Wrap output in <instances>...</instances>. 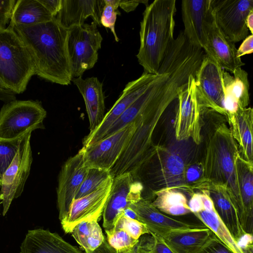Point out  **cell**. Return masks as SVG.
I'll use <instances>...</instances> for the list:
<instances>
[{
	"label": "cell",
	"instance_id": "6da1fadb",
	"mask_svg": "<svg viewBox=\"0 0 253 253\" xmlns=\"http://www.w3.org/2000/svg\"><path fill=\"white\" fill-rule=\"evenodd\" d=\"M201 110L205 133L201 161L204 178L226 187L241 224L243 210L235 163L239 153L237 142L226 124L225 116L208 108L201 107Z\"/></svg>",
	"mask_w": 253,
	"mask_h": 253
},
{
	"label": "cell",
	"instance_id": "7a4b0ae2",
	"mask_svg": "<svg viewBox=\"0 0 253 253\" xmlns=\"http://www.w3.org/2000/svg\"><path fill=\"white\" fill-rule=\"evenodd\" d=\"M10 27L29 50L35 66V75L60 85L71 84L72 76L67 48V29L54 17L39 24Z\"/></svg>",
	"mask_w": 253,
	"mask_h": 253
},
{
	"label": "cell",
	"instance_id": "3957f363",
	"mask_svg": "<svg viewBox=\"0 0 253 253\" xmlns=\"http://www.w3.org/2000/svg\"><path fill=\"white\" fill-rule=\"evenodd\" d=\"M175 0H155L148 4L140 22V47L136 55L144 73L158 74L174 40Z\"/></svg>",
	"mask_w": 253,
	"mask_h": 253
},
{
	"label": "cell",
	"instance_id": "277c9868",
	"mask_svg": "<svg viewBox=\"0 0 253 253\" xmlns=\"http://www.w3.org/2000/svg\"><path fill=\"white\" fill-rule=\"evenodd\" d=\"M35 75V66L27 47L14 30L0 31V79L15 94L26 90Z\"/></svg>",
	"mask_w": 253,
	"mask_h": 253
},
{
	"label": "cell",
	"instance_id": "5b68a950",
	"mask_svg": "<svg viewBox=\"0 0 253 253\" xmlns=\"http://www.w3.org/2000/svg\"><path fill=\"white\" fill-rule=\"evenodd\" d=\"M46 111L37 100H13L0 110V138L14 139L29 131L44 128Z\"/></svg>",
	"mask_w": 253,
	"mask_h": 253
},
{
	"label": "cell",
	"instance_id": "8992f818",
	"mask_svg": "<svg viewBox=\"0 0 253 253\" xmlns=\"http://www.w3.org/2000/svg\"><path fill=\"white\" fill-rule=\"evenodd\" d=\"M102 37L93 21L68 30L67 48L72 78L82 77L98 60Z\"/></svg>",
	"mask_w": 253,
	"mask_h": 253
},
{
	"label": "cell",
	"instance_id": "52a82bcc",
	"mask_svg": "<svg viewBox=\"0 0 253 253\" xmlns=\"http://www.w3.org/2000/svg\"><path fill=\"white\" fill-rule=\"evenodd\" d=\"M195 75L189 77L187 85L178 93L173 128L177 140L191 139L199 145L202 140L203 122Z\"/></svg>",
	"mask_w": 253,
	"mask_h": 253
},
{
	"label": "cell",
	"instance_id": "ba28073f",
	"mask_svg": "<svg viewBox=\"0 0 253 253\" xmlns=\"http://www.w3.org/2000/svg\"><path fill=\"white\" fill-rule=\"evenodd\" d=\"M223 72L214 58L205 54L195 73V80L199 106L226 117Z\"/></svg>",
	"mask_w": 253,
	"mask_h": 253
},
{
	"label": "cell",
	"instance_id": "9c48e42d",
	"mask_svg": "<svg viewBox=\"0 0 253 253\" xmlns=\"http://www.w3.org/2000/svg\"><path fill=\"white\" fill-rule=\"evenodd\" d=\"M32 131L27 132L24 136L14 158L2 176L0 199L3 205V216L8 211L13 200L21 195L30 174L33 162L30 144Z\"/></svg>",
	"mask_w": 253,
	"mask_h": 253
},
{
	"label": "cell",
	"instance_id": "30bf717a",
	"mask_svg": "<svg viewBox=\"0 0 253 253\" xmlns=\"http://www.w3.org/2000/svg\"><path fill=\"white\" fill-rule=\"evenodd\" d=\"M215 22L234 43L249 35L246 18L253 11V0H211Z\"/></svg>",
	"mask_w": 253,
	"mask_h": 253
},
{
	"label": "cell",
	"instance_id": "8fae6325",
	"mask_svg": "<svg viewBox=\"0 0 253 253\" xmlns=\"http://www.w3.org/2000/svg\"><path fill=\"white\" fill-rule=\"evenodd\" d=\"M142 188L139 182L133 180L131 173L125 172L113 177L102 213L105 230L113 229L124 210L142 198Z\"/></svg>",
	"mask_w": 253,
	"mask_h": 253
},
{
	"label": "cell",
	"instance_id": "7c38bea8",
	"mask_svg": "<svg viewBox=\"0 0 253 253\" xmlns=\"http://www.w3.org/2000/svg\"><path fill=\"white\" fill-rule=\"evenodd\" d=\"M135 128L133 122L92 145L83 147L86 166L110 170L126 148Z\"/></svg>",
	"mask_w": 253,
	"mask_h": 253
},
{
	"label": "cell",
	"instance_id": "4fadbf2b",
	"mask_svg": "<svg viewBox=\"0 0 253 253\" xmlns=\"http://www.w3.org/2000/svg\"><path fill=\"white\" fill-rule=\"evenodd\" d=\"M157 76L158 74L143 73L138 79L128 82L119 98L104 115L100 124L84 137L83 141V147H88L102 139L113 124L146 90L156 80Z\"/></svg>",
	"mask_w": 253,
	"mask_h": 253
},
{
	"label": "cell",
	"instance_id": "5bb4252c",
	"mask_svg": "<svg viewBox=\"0 0 253 253\" xmlns=\"http://www.w3.org/2000/svg\"><path fill=\"white\" fill-rule=\"evenodd\" d=\"M88 169L84 162L83 148L77 154L69 158L63 166L59 175L57 189V207L60 221L66 216Z\"/></svg>",
	"mask_w": 253,
	"mask_h": 253
},
{
	"label": "cell",
	"instance_id": "9a60e30c",
	"mask_svg": "<svg viewBox=\"0 0 253 253\" xmlns=\"http://www.w3.org/2000/svg\"><path fill=\"white\" fill-rule=\"evenodd\" d=\"M113 177L93 192L72 202L66 216L60 221L66 233L84 221L98 222L101 218L111 190Z\"/></svg>",
	"mask_w": 253,
	"mask_h": 253
},
{
	"label": "cell",
	"instance_id": "2e32d148",
	"mask_svg": "<svg viewBox=\"0 0 253 253\" xmlns=\"http://www.w3.org/2000/svg\"><path fill=\"white\" fill-rule=\"evenodd\" d=\"M144 223L150 235L160 237L175 230L208 228L203 223H196L174 218L155 208L151 202L142 197L130 206Z\"/></svg>",
	"mask_w": 253,
	"mask_h": 253
},
{
	"label": "cell",
	"instance_id": "e0dca14e",
	"mask_svg": "<svg viewBox=\"0 0 253 253\" xmlns=\"http://www.w3.org/2000/svg\"><path fill=\"white\" fill-rule=\"evenodd\" d=\"M211 9V0H183L181 2L183 33L192 45L204 51L208 44L207 21Z\"/></svg>",
	"mask_w": 253,
	"mask_h": 253
},
{
	"label": "cell",
	"instance_id": "ac0fdd59",
	"mask_svg": "<svg viewBox=\"0 0 253 253\" xmlns=\"http://www.w3.org/2000/svg\"><path fill=\"white\" fill-rule=\"evenodd\" d=\"M199 189H205L208 191L217 214L237 243L246 233L241 228L237 212L231 202L226 187L203 178L187 188L186 192L190 195Z\"/></svg>",
	"mask_w": 253,
	"mask_h": 253
},
{
	"label": "cell",
	"instance_id": "d6986e66",
	"mask_svg": "<svg viewBox=\"0 0 253 253\" xmlns=\"http://www.w3.org/2000/svg\"><path fill=\"white\" fill-rule=\"evenodd\" d=\"M207 35L208 44L205 54L214 58L222 69L233 74L236 69L245 65L237 56L235 43L216 24L212 9L207 21Z\"/></svg>",
	"mask_w": 253,
	"mask_h": 253
},
{
	"label": "cell",
	"instance_id": "ffe728a7",
	"mask_svg": "<svg viewBox=\"0 0 253 253\" xmlns=\"http://www.w3.org/2000/svg\"><path fill=\"white\" fill-rule=\"evenodd\" d=\"M154 156L157 164L155 180L160 189L171 187L182 191L187 164L182 156L178 152L159 146L156 147Z\"/></svg>",
	"mask_w": 253,
	"mask_h": 253
},
{
	"label": "cell",
	"instance_id": "44dd1931",
	"mask_svg": "<svg viewBox=\"0 0 253 253\" xmlns=\"http://www.w3.org/2000/svg\"><path fill=\"white\" fill-rule=\"evenodd\" d=\"M104 5V0H62L61 8L54 18L67 30L83 25L88 17H91L97 25L100 26V17Z\"/></svg>",
	"mask_w": 253,
	"mask_h": 253
},
{
	"label": "cell",
	"instance_id": "7402d4cb",
	"mask_svg": "<svg viewBox=\"0 0 253 253\" xmlns=\"http://www.w3.org/2000/svg\"><path fill=\"white\" fill-rule=\"evenodd\" d=\"M20 253H83L59 234L42 228L29 230L20 246Z\"/></svg>",
	"mask_w": 253,
	"mask_h": 253
},
{
	"label": "cell",
	"instance_id": "603a6c76",
	"mask_svg": "<svg viewBox=\"0 0 253 253\" xmlns=\"http://www.w3.org/2000/svg\"><path fill=\"white\" fill-rule=\"evenodd\" d=\"M72 81L82 94L85 105L90 132L95 129L104 117L105 98L103 84L97 78H73Z\"/></svg>",
	"mask_w": 253,
	"mask_h": 253
},
{
	"label": "cell",
	"instance_id": "cb8c5ba5",
	"mask_svg": "<svg viewBox=\"0 0 253 253\" xmlns=\"http://www.w3.org/2000/svg\"><path fill=\"white\" fill-rule=\"evenodd\" d=\"M236 175L243 210L240 224L245 233L253 232V163L243 159L239 153L235 160Z\"/></svg>",
	"mask_w": 253,
	"mask_h": 253
},
{
	"label": "cell",
	"instance_id": "d4e9b609",
	"mask_svg": "<svg viewBox=\"0 0 253 253\" xmlns=\"http://www.w3.org/2000/svg\"><path fill=\"white\" fill-rule=\"evenodd\" d=\"M230 75L223 72L225 88L224 108L226 117L234 114L239 109L247 108L250 103V84L247 72L241 67Z\"/></svg>",
	"mask_w": 253,
	"mask_h": 253
},
{
	"label": "cell",
	"instance_id": "484cf974",
	"mask_svg": "<svg viewBox=\"0 0 253 253\" xmlns=\"http://www.w3.org/2000/svg\"><path fill=\"white\" fill-rule=\"evenodd\" d=\"M232 135L237 142L240 156L253 163V110L251 107L239 109L226 117Z\"/></svg>",
	"mask_w": 253,
	"mask_h": 253
},
{
	"label": "cell",
	"instance_id": "4316f807",
	"mask_svg": "<svg viewBox=\"0 0 253 253\" xmlns=\"http://www.w3.org/2000/svg\"><path fill=\"white\" fill-rule=\"evenodd\" d=\"M212 233L209 228L178 230L158 237L176 253H195Z\"/></svg>",
	"mask_w": 253,
	"mask_h": 253
},
{
	"label": "cell",
	"instance_id": "83f0119b",
	"mask_svg": "<svg viewBox=\"0 0 253 253\" xmlns=\"http://www.w3.org/2000/svg\"><path fill=\"white\" fill-rule=\"evenodd\" d=\"M53 18L52 15L39 0H17L8 26L36 25L49 21Z\"/></svg>",
	"mask_w": 253,
	"mask_h": 253
},
{
	"label": "cell",
	"instance_id": "f1b7e54d",
	"mask_svg": "<svg viewBox=\"0 0 253 253\" xmlns=\"http://www.w3.org/2000/svg\"><path fill=\"white\" fill-rule=\"evenodd\" d=\"M155 198L152 205L161 212L170 216L185 215L191 211L185 195L174 188H164L154 192Z\"/></svg>",
	"mask_w": 253,
	"mask_h": 253
},
{
	"label": "cell",
	"instance_id": "f546056e",
	"mask_svg": "<svg viewBox=\"0 0 253 253\" xmlns=\"http://www.w3.org/2000/svg\"><path fill=\"white\" fill-rule=\"evenodd\" d=\"M193 214L233 253H245L218 216L214 207L211 209H203Z\"/></svg>",
	"mask_w": 253,
	"mask_h": 253
},
{
	"label": "cell",
	"instance_id": "4dcf8cb0",
	"mask_svg": "<svg viewBox=\"0 0 253 253\" xmlns=\"http://www.w3.org/2000/svg\"><path fill=\"white\" fill-rule=\"evenodd\" d=\"M71 234L85 252L90 253L98 248L105 240L98 222L84 221L77 224Z\"/></svg>",
	"mask_w": 253,
	"mask_h": 253
},
{
	"label": "cell",
	"instance_id": "1f68e13d",
	"mask_svg": "<svg viewBox=\"0 0 253 253\" xmlns=\"http://www.w3.org/2000/svg\"><path fill=\"white\" fill-rule=\"evenodd\" d=\"M111 177H113L110 170L95 168H88L74 200L83 197L96 191Z\"/></svg>",
	"mask_w": 253,
	"mask_h": 253
},
{
	"label": "cell",
	"instance_id": "d6a6232c",
	"mask_svg": "<svg viewBox=\"0 0 253 253\" xmlns=\"http://www.w3.org/2000/svg\"><path fill=\"white\" fill-rule=\"evenodd\" d=\"M105 232L108 244L117 253H129L139 242V240L133 239L122 229L113 228Z\"/></svg>",
	"mask_w": 253,
	"mask_h": 253
},
{
	"label": "cell",
	"instance_id": "836d02e7",
	"mask_svg": "<svg viewBox=\"0 0 253 253\" xmlns=\"http://www.w3.org/2000/svg\"><path fill=\"white\" fill-rule=\"evenodd\" d=\"M25 135L14 139L0 138V186L2 176L14 158Z\"/></svg>",
	"mask_w": 253,
	"mask_h": 253
},
{
	"label": "cell",
	"instance_id": "e575fe53",
	"mask_svg": "<svg viewBox=\"0 0 253 253\" xmlns=\"http://www.w3.org/2000/svg\"><path fill=\"white\" fill-rule=\"evenodd\" d=\"M119 1V0H104L105 5L100 20V25L111 30L116 42L119 41L115 29L117 16L121 14L118 10Z\"/></svg>",
	"mask_w": 253,
	"mask_h": 253
},
{
	"label": "cell",
	"instance_id": "d590c367",
	"mask_svg": "<svg viewBox=\"0 0 253 253\" xmlns=\"http://www.w3.org/2000/svg\"><path fill=\"white\" fill-rule=\"evenodd\" d=\"M113 228L124 230L135 240H139L143 235L149 234L146 225L142 222L123 216L118 220Z\"/></svg>",
	"mask_w": 253,
	"mask_h": 253
},
{
	"label": "cell",
	"instance_id": "8d00e7d4",
	"mask_svg": "<svg viewBox=\"0 0 253 253\" xmlns=\"http://www.w3.org/2000/svg\"><path fill=\"white\" fill-rule=\"evenodd\" d=\"M204 178L203 164L200 161L187 163L184 172V186L181 191H186L190 186L199 182Z\"/></svg>",
	"mask_w": 253,
	"mask_h": 253
},
{
	"label": "cell",
	"instance_id": "74e56055",
	"mask_svg": "<svg viewBox=\"0 0 253 253\" xmlns=\"http://www.w3.org/2000/svg\"><path fill=\"white\" fill-rule=\"evenodd\" d=\"M139 246L153 253H176L160 238L151 235L149 238H140Z\"/></svg>",
	"mask_w": 253,
	"mask_h": 253
},
{
	"label": "cell",
	"instance_id": "f35d334b",
	"mask_svg": "<svg viewBox=\"0 0 253 253\" xmlns=\"http://www.w3.org/2000/svg\"><path fill=\"white\" fill-rule=\"evenodd\" d=\"M195 253H233L213 232L207 242Z\"/></svg>",
	"mask_w": 253,
	"mask_h": 253
},
{
	"label": "cell",
	"instance_id": "ab89813d",
	"mask_svg": "<svg viewBox=\"0 0 253 253\" xmlns=\"http://www.w3.org/2000/svg\"><path fill=\"white\" fill-rule=\"evenodd\" d=\"M16 1V0H0V31L6 28Z\"/></svg>",
	"mask_w": 253,
	"mask_h": 253
},
{
	"label": "cell",
	"instance_id": "60d3db41",
	"mask_svg": "<svg viewBox=\"0 0 253 253\" xmlns=\"http://www.w3.org/2000/svg\"><path fill=\"white\" fill-rule=\"evenodd\" d=\"M253 51V35H248L243 41L237 49V56L239 58L251 54Z\"/></svg>",
	"mask_w": 253,
	"mask_h": 253
},
{
	"label": "cell",
	"instance_id": "b9f144b4",
	"mask_svg": "<svg viewBox=\"0 0 253 253\" xmlns=\"http://www.w3.org/2000/svg\"><path fill=\"white\" fill-rule=\"evenodd\" d=\"M54 17L59 11L62 0H39Z\"/></svg>",
	"mask_w": 253,
	"mask_h": 253
},
{
	"label": "cell",
	"instance_id": "7bdbcfd3",
	"mask_svg": "<svg viewBox=\"0 0 253 253\" xmlns=\"http://www.w3.org/2000/svg\"><path fill=\"white\" fill-rule=\"evenodd\" d=\"M148 0H119V5L126 12L133 11L140 3L148 5Z\"/></svg>",
	"mask_w": 253,
	"mask_h": 253
},
{
	"label": "cell",
	"instance_id": "ee69618b",
	"mask_svg": "<svg viewBox=\"0 0 253 253\" xmlns=\"http://www.w3.org/2000/svg\"><path fill=\"white\" fill-rule=\"evenodd\" d=\"M16 98L15 94L8 90L0 89V100L6 102L14 100Z\"/></svg>",
	"mask_w": 253,
	"mask_h": 253
},
{
	"label": "cell",
	"instance_id": "f6af8a7d",
	"mask_svg": "<svg viewBox=\"0 0 253 253\" xmlns=\"http://www.w3.org/2000/svg\"><path fill=\"white\" fill-rule=\"evenodd\" d=\"M85 253H117L107 243L106 238L102 244L92 252Z\"/></svg>",
	"mask_w": 253,
	"mask_h": 253
},
{
	"label": "cell",
	"instance_id": "bcb514c9",
	"mask_svg": "<svg viewBox=\"0 0 253 253\" xmlns=\"http://www.w3.org/2000/svg\"><path fill=\"white\" fill-rule=\"evenodd\" d=\"M122 216L139 221L136 213L129 207L126 208L124 210Z\"/></svg>",
	"mask_w": 253,
	"mask_h": 253
},
{
	"label": "cell",
	"instance_id": "7dc6e473",
	"mask_svg": "<svg viewBox=\"0 0 253 253\" xmlns=\"http://www.w3.org/2000/svg\"><path fill=\"white\" fill-rule=\"evenodd\" d=\"M246 26L249 31L253 33V11L251 12L246 18Z\"/></svg>",
	"mask_w": 253,
	"mask_h": 253
},
{
	"label": "cell",
	"instance_id": "c3c4849f",
	"mask_svg": "<svg viewBox=\"0 0 253 253\" xmlns=\"http://www.w3.org/2000/svg\"><path fill=\"white\" fill-rule=\"evenodd\" d=\"M137 253H153L148 250H145V249H144L141 248L139 245V247H138Z\"/></svg>",
	"mask_w": 253,
	"mask_h": 253
},
{
	"label": "cell",
	"instance_id": "681fc988",
	"mask_svg": "<svg viewBox=\"0 0 253 253\" xmlns=\"http://www.w3.org/2000/svg\"><path fill=\"white\" fill-rule=\"evenodd\" d=\"M0 89H2V90H9L6 88V86H5L4 84L2 83V82L0 80Z\"/></svg>",
	"mask_w": 253,
	"mask_h": 253
}]
</instances>
